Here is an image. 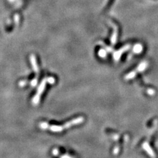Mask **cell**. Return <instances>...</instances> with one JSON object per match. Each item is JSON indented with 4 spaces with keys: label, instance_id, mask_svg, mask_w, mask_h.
<instances>
[{
    "label": "cell",
    "instance_id": "1",
    "mask_svg": "<svg viewBox=\"0 0 158 158\" xmlns=\"http://www.w3.org/2000/svg\"><path fill=\"white\" fill-rule=\"evenodd\" d=\"M84 118L82 117H79L76 118H74L73 120L70 121L66 123L65 125H59V126H57V125H50L47 123H45V122H42V123H40V126L42 129H49L50 131H52L53 132H61L64 130L67 129L68 128L71 127L73 125H77L81 124L83 122Z\"/></svg>",
    "mask_w": 158,
    "mask_h": 158
},
{
    "label": "cell",
    "instance_id": "2",
    "mask_svg": "<svg viewBox=\"0 0 158 158\" xmlns=\"http://www.w3.org/2000/svg\"><path fill=\"white\" fill-rule=\"evenodd\" d=\"M47 82V78H44L42 81L41 82L40 86H38V90H37V92L36 94V95L34 96V97L32 99V103L34 105H38L39 103L40 100V97H41V95L43 92H44L45 88H46V83Z\"/></svg>",
    "mask_w": 158,
    "mask_h": 158
},
{
    "label": "cell",
    "instance_id": "3",
    "mask_svg": "<svg viewBox=\"0 0 158 158\" xmlns=\"http://www.w3.org/2000/svg\"><path fill=\"white\" fill-rule=\"evenodd\" d=\"M130 47H131V46H130V45H126V46H124L123 48L120 49V50L117 51V52H115L114 54H113V57H114L115 60V61H118V59H119V58H120L121 55L123 53V52L129 50L130 49Z\"/></svg>",
    "mask_w": 158,
    "mask_h": 158
},
{
    "label": "cell",
    "instance_id": "4",
    "mask_svg": "<svg viewBox=\"0 0 158 158\" xmlns=\"http://www.w3.org/2000/svg\"><path fill=\"white\" fill-rule=\"evenodd\" d=\"M109 23H110V24H111V25H112L113 27V28H114V32H113V33L112 36H111V44L114 45V44H115V42L117 41V26H116L115 24H113V23H111V22H109Z\"/></svg>",
    "mask_w": 158,
    "mask_h": 158
},
{
    "label": "cell",
    "instance_id": "5",
    "mask_svg": "<svg viewBox=\"0 0 158 158\" xmlns=\"http://www.w3.org/2000/svg\"><path fill=\"white\" fill-rule=\"evenodd\" d=\"M30 59H31V65H32V67H33L34 71L36 72V73H37V75H38V73H39V69H38V65L36 63V61L35 56L34 55H31L30 57Z\"/></svg>",
    "mask_w": 158,
    "mask_h": 158
},
{
    "label": "cell",
    "instance_id": "6",
    "mask_svg": "<svg viewBox=\"0 0 158 158\" xmlns=\"http://www.w3.org/2000/svg\"><path fill=\"white\" fill-rule=\"evenodd\" d=\"M142 46L140 44H136L135 46H134V47H133V52H134V53H140L142 51Z\"/></svg>",
    "mask_w": 158,
    "mask_h": 158
},
{
    "label": "cell",
    "instance_id": "7",
    "mask_svg": "<svg viewBox=\"0 0 158 158\" xmlns=\"http://www.w3.org/2000/svg\"><path fill=\"white\" fill-rule=\"evenodd\" d=\"M147 64L146 62L142 63L141 64H140V65L138 66V68H137L136 71L137 72H142V71H144L145 68H146V67H147Z\"/></svg>",
    "mask_w": 158,
    "mask_h": 158
},
{
    "label": "cell",
    "instance_id": "8",
    "mask_svg": "<svg viewBox=\"0 0 158 158\" xmlns=\"http://www.w3.org/2000/svg\"><path fill=\"white\" fill-rule=\"evenodd\" d=\"M98 55L102 58H104L107 56V51L104 49H100L98 51Z\"/></svg>",
    "mask_w": 158,
    "mask_h": 158
},
{
    "label": "cell",
    "instance_id": "9",
    "mask_svg": "<svg viewBox=\"0 0 158 158\" xmlns=\"http://www.w3.org/2000/svg\"><path fill=\"white\" fill-rule=\"evenodd\" d=\"M100 44H102V46H103V47H105V48L106 49V51L108 52H111L113 51V48L112 47H108V46H107L106 45H105V44H103V43L102 42H100L99 43Z\"/></svg>",
    "mask_w": 158,
    "mask_h": 158
},
{
    "label": "cell",
    "instance_id": "10",
    "mask_svg": "<svg viewBox=\"0 0 158 158\" xmlns=\"http://www.w3.org/2000/svg\"><path fill=\"white\" fill-rule=\"evenodd\" d=\"M47 83L50 84H53L55 82V79H54V78L53 77L47 78Z\"/></svg>",
    "mask_w": 158,
    "mask_h": 158
},
{
    "label": "cell",
    "instance_id": "11",
    "mask_svg": "<svg viewBox=\"0 0 158 158\" xmlns=\"http://www.w3.org/2000/svg\"><path fill=\"white\" fill-rule=\"evenodd\" d=\"M37 81H37L36 78H34V80H32V82H31V86H35L37 84Z\"/></svg>",
    "mask_w": 158,
    "mask_h": 158
},
{
    "label": "cell",
    "instance_id": "12",
    "mask_svg": "<svg viewBox=\"0 0 158 158\" xmlns=\"http://www.w3.org/2000/svg\"><path fill=\"white\" fill-rule=\"evenodd\" d=\"M27 83V82L26 81H21V82H19V86H24V85H26V84Z\"/></svg>",
    "mask_w": 158,
    "mask_h": 158
},
{
    "label": "cell",
    "instance_id": "13",
    "mask_svg": "<svg viewBox=\"0 0 158 158\" xmlns=\"http://www.w3.org/2000/svg\"><path fill=\"white\" fill-rule=\"evenodd\" d=\"M15 23H18V21H19V17H18V16L17 15H15Z\"/></svg>",
    "mask_w": 158,
    "mask_h": 158
},
{
    "label": "cell",
    "instance_id": "14",
    "mask_svg": "<svg viewBox=\"0 0 158 158\" xmlns=\"http://www.w3.org/2000/svg\"><path fill=\"white\" fill-rule=\"evenodd\" d=\"M61 158H72V157H69V156H68V155H65V156L61 157Z\"/></svg>",
    "mask_w": 158,
    "mask_h": 158
}]
</instances>
